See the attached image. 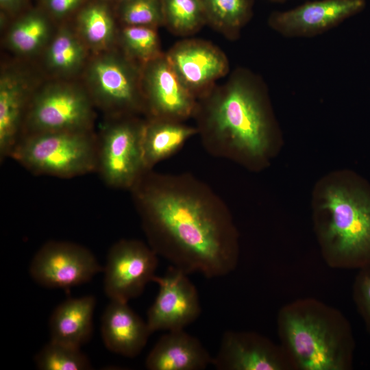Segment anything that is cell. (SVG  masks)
I'll list each match as a JSON object with an SVG mask.
<instances>
[{"label":"cell","mask_w":370,"mask_h":370,"mask_svg":"<svg viewBox=\"0 0 370 370\" xmlns=\"http://www.w3.org/2000/svg\"><path fill=\"white\" fill-rule=\"evenodd\" d=\"M148 245L187 274L227 275L238 265V234L228 208L188 173L146 171L129 190Z\"/></svg>","instance_id":"obj_1"},{"label":"cell","mask_w":370,"mask_h":370,"mask_svg":"<svg viewBox=\"0 0 370 370\" xmlns=\"http://www.w3.org/2000/svg\"><path fill=\"white\" fill-rule=\"evenodd\" d=\"M193 118L212 156L258 165L269 153L273 123L267 87L249 69L236 68L198 99Z\"/></svg>","instance_id":"obj_2"},{"label":"cell","mask_w":370,"mask_h":370,"mask_svg":"<svg viewBox=\"0 0 370 370\" xmlns=\"http://www.w3.org/2000/svg\"><path fill=\"white\" fill-rule=\"evenodd\" d=\"M277 331L293 370L353 368L352 328L333 306L310 297L289 302L278 312Z\"/></svg>","instance_id":"obj_3"},{"label":"cell","mask_w":370,"mask_h":370,"mask_svg":"<svg viewBox=\"0 0 370 370\" xmlns=\"http://www.w3.org/2000/svg\"><path fill=\"white\" fill-rule=\"evenodd\" d=\"M328 187L317 222L323 258L337 269L370 266V189Z\"/></svg>","instance_id":"obj_4"},{"label":"cell","mask_w":370,"mask_h":370,"mask_svg":"<svg viewBox=\"0 0 370 370\" xmlns=\"http://www.w3.org/2000/svg\"><path fill=\"white\" fill-rule=\"evenodd\" d=\"M10 158L36 175L69 179L95 173L97 134L89 130L26 134Z\"/></svg>","instance_id":"obj_5"},{"label":"cell","mask_w":370,"mask_h":370,"mask_svg":"<svg viewBox=\"0 0 370 370\" xmlns=\"http://www.w3.org/2000/svg\"><path fill=\"white\" fill-rule=\"evenodd\" d=\"M142 66L118 46L91 54L82 73L83 85L105 117L144 116Z\"/></svg>","instance_id":"obj_6"},{"label":"cell","mask_w":370,"mask_h":370,"mask_svg":"<svg viewBox=\"0 0 370 370\" xmlns=\"http://www.w3.org/2000/svg\"><path fill=\"white\" fill-rule=\"evenodd\" d=\"M95 109L83 84L51 79L38 86L33 92L22 136L47 132L93 130Z\"/></svg>","instance_id":"obj_7"},{"label":"cell","mask_w":370,"mask_h":370,"mask_svg":"<svg viewBox=\"0 0 370 370\" xmlns=\"http://www.w3.org/2000/svg\"><path fill=\"white\" fill-rule=\"evenodd\" d=\"M145 117H105L97 136L96 172L109 187L130 190L145 169L142 137Z\"/></svg>","instance_id":"obj_8"},{"label":"cell","mask_w":370,"mask_h":370,"mask_svg":"<svg viewBox=\"0 0 370 370\" xmlns=\"http://www.w3.org/2000/svg\"><path fill=\"white\" fill-rule=\"evenodd\" d=\"M158 254L145 243L121 239L110 249L104 271V291L110 300L128 302L153 282Z\"/></svg>","instance_id":"obj_9"},{"label":"cell","mask_w":370,"mask_h":370,"mask_svg":"<svg viewBox=\"0 0 370 370\" xmlns=\"http://www.w3.org/2000/svg\"><path fill=\"white\" fill-rule=\"evenodd\" d=\"M103 271L92 253L79 244L60 241L45 243L36 253L29 273L39 285L69 288L90 281Z\"/></svg>","instance_id":"obj_10"},{"label":"cell","mask_w":370,"mask_h":370,"mask_svg":"<svg viewBox=\"0 0 370 370\" xmlns=\"http://www.w3.org/2000/svg\"><path fill=\"white\" fill-rule=\"evenodd\" d=\"M145 118L184 122L193 118L197 99L180 80L165 53L142 66Z\"/></svg>","instance_id":"obj_11"},{"label":"cell","mask_w":370,"mask_h":370,"mask_svg":"<svg viewBox=\"0 0 370 370\" xmlns=\"http://www.w3.org/2000/svg\"><path fill=\"white\" fill-rule=\"evenodd\" d=\"M366 0H317L284 11L273 12L267 23L288 38H312L324 34L362 12Z\"/></svg>","instance_id":"obj_12"},{"label":"cell","mask_w":370,"mask_h":370,"mask_svg":"<svg viewBox=\"0 0 370 370\" xmlns=\"http://www.w3.org/2000/svg\"><path fill=\"white\" fill-rule=\"evenodd\" d=\"M165 54L180 80L197 100L230 71L229 60L225 53L204 40H180Z\"/></svg>","instance_id":"obj_13"},{"label":"cell","mask_w":370,"mask_h":370,"mask_svg":"<svg viewBox=\"0 0 370 370\" xmlns=\"http://www.w3.org/2000/svg\"><path fill=\"white\" fill-rule=\"evenodd\" d=\"M153 282L159 291L147 311V323L151 333L184 330L201 313L199 295L188 274L171 265L163 276Z\"/></svg>","instance_id":"obj_14"},{"label":"cell","mask_w":370,"mask_h":370,"mask_svg":"<svg viewBox=\"0 0 370 370\" xmlns=\"http://www.w3.org/2000/svg\"><path fill=\"white\" fill-rule=\"evenodd\" d=\"M212 365L218 370H293L280 344L249 331H226Z\"/></svg>","instance_id":"obj_15"},{"label":"cell","mask_w":370,"mask_h":370,"mask_svg":"<svg viewBox=\"0 0 370 370\" xmlns=\"http://www.w3.org/2000/svg\"><path fill=\"white\" fill-rule=\"evenodd\" d=\"M31 73L18 64L4 66L0 75V159L10 158L20 140L28 105L36 88Z\"/></svg>","instance_id":"obj_16"},{"label":"cell","mask_w":370,"mask_h":370,"mask_svg":"<svg viewBox=\"0 0 370 370\" xmlns=\"http://www.w3.org/2000/svg\"><path fill=\"white\" fill-rule=\"evenodd\" d=\"M101 333L105 346L111 352L134 358L147 344L151 334L145 322L127 302L110 300L101 319Z\"/></svg>","instance_id":"obj_17"},{"label":"cell","mask_w":370,"mask_h":370,"mask_svg":"<svg viewBox=\"0 0 370 370\" xmlns=\"http://www.w3.org/2000/svg\"><path fill=\"white\" fill-rule=\"evenodd\" d=\"M212 358L201 343L184 330L168 331L149 352L145 367L149 370H202Z\"/></svg>","instance_id":"obj_18"},{"label":"cell","mask_w":370,"mask_h":370,"mask_svg":"<svg viewBox=\"0 0 370 370\" xmlns=\"http://www.w3.org/2000/svg\"><path fill=\"white\" fill-rule=\"evenodd\" d=\"M43 65L53 79L71 80L82 74L91 53L72 23H60L43 52Z\"/></svg>","instance_id":"obj_19"},{"label":"cell","mask_w":370,"mask_h":370,"mask_svg":"<svg viewBox=\"0 0 370 370\" xmlns=\"http://www.w3.org/2000/svg\"><path fill=\"white\" fill-rule=\"evenodd\" d=\"M73 17L72 25L91 54L117 46L120 25L114 4L105 0H88Z\"/></svg>","instance_id":"obj_20"},{"label":"cell","mask_w":370,"mask_h":370,"mask_svg":"<svg viewBox=\"0 0 370 370\" xmlns=\"http://www.w3.org/2000/svg\"><path fill=\"white\" fill-rule=\"evenodd\" d=\"M96 300L92 295L69 298L60 304L49 319L51 340L80 348L92 334Z\"/></svg>","instance_id":"obj_21"},{"label":"cell","mask_w":370,"mask_h":370,"mask_svg":"<svg viewBox=\"0 0 370 370\" xmlns=\"http://www.w3.org/2000/svg\"><path fill=\"white\" fill-rule=\"evenodd\" d=\"M195 126L184 122L145 118L142 137L143 160L147 170L175 153L191 137L197 135Z\"/></svg>","instance_id":"obj_22"},{"label":"cell","mask_w":370,"mask_h":370,"mask_svg":"<svg viewBox=\"0 0 370 370\" xmlns=\"http://www.w3.org/2000/svg\"><path fill=\"white\" fill-rule=\"evenodd\" d=\"M13 19L5 37L7 47L23 58L42 53L54 33L53 21L39 6L25 10Z\"/></svg>","instance_id":"obj_23"},{"label":"cell","mask_w":370,"mask_h":370,"mask_svg":"<svg viewBox=\"0 0 370 370\" xmlns=\"http://www.w3.org/2000/svg\"><path fill=\"white\" fill-rule=\"evenodd\" d=\"M206 25L230 40H237L251 20L254 0H201Z\"/></svg>","instance_id":"obj_24"},{"label":"cell","mask_w":370,"mask_h":370,"mask_svg":"<svg viewBox=\"0 0 370 370\" xmlns=\"http://www.w3.org/2000/svg\"><path fill=\"white\" fill-rule=\"evenodd\" d=\"M164 26L173 34L188 36L205 25L201 0H162Z\"/></svg>","instance_id":"obj_25"},{"label":"cell","mask_w":370,"mask_h":370,"mask_svg":"<svg viewBox=\"0 0 370 370\" xmlns=\"http://www.w3.org/2000/svg\"><path fill=\"white\" fill-rule=\"evenodd\" d=\"M157 30L149 27L120 26L117 46L130 59L143 65L164 53Z\"/></svg>","instance_id":"obj_26"},{"label":"cell","mask_w":370,"mask_h":370,"mask_svg":"<svg viewBox=\"0 0 370 370\" xmlns=\"http://www.w3.org/2000/svg\"><path fill=\"white\" fill-rule=\"evenodd\" d=\"M41 370H86L91 369L89 359L80 348L50 341L35 357Z\"/></svg>","instance_id":"obj_27"},{"label":"cell","mask_w":370,"mask_h":370,"mask_svg":"<svg viewBox=\"0 0 370 370\" xmlns=\"http://www.w3.org/2000/svg\"><path fill=\"white\" fill-rule=\"evenodd\" d=\"M114 10L120 26H164L162 0H120Z\"/></svg>","instance_id":"obj_28"},{"label":"cell","mask_w":370,"mask_h":370,"mask_svg":"<svg viewBox=\"0 0 370 370\" xmlns=\"http://www.w3.org/2000/svg\"><path fill=\"white\" fill-rule=\"evenodd\" d=\"M352 297L370 336V266L359 269L353 284Z\"/></svg>","instance_id":"obj_29"},{"label":"cell","mask_w":370,"mask_h":370,"mask_svg":"<svg viewBox=\"0 0 370 370\" xmlns=\"http://www.w3.org/2000/svg\"><path fill=\"white\" fill-rule=\"evenodd\" d=\"M88 0H40L39 7L53 21L62 23L73 17Z\"/></svg>","instance_id":"obj_30"},{"label":"cell","mask_w":370,"mask_h":370,"mask_svg":"<svg viewBox=\"0 0 370 370\" xmlns=\"http://www.w3.org/2000/svg\"><path fill=\"white\" fill-rule=\"evenodd\" d=\"M27 0H0L1 15L15 18L25 10Z\"/></svg>","instance_id":"obj_31"},{"label":"cell","mask_w":370,"mask_h":370,"mask_svg":"<svg viewBox=\"0 0 370 370\" xmlns=\"http://www.w3.org/2000/svg\"><path fill=\"white\" fill-rule=\"evenodd\" d=\"M105 1H108V2H110V3L114 5L116 3H117L120 0H105Z\"/></svg>","instance_id":"obj_32"},{"label":"cell","mask_w":370,"mask_h":370,"mask_svg":"<svg viewBox=\"0 0 370 370\" xmlns=\"http://www.w3.org/2000/svg\"><path fill=\"white\" fill-rule=\"evenodd\" d=\"M271 1H275V2H282L286 0H271Z\"/></svg>","instance_id":"obj_33"}]
</instances>
